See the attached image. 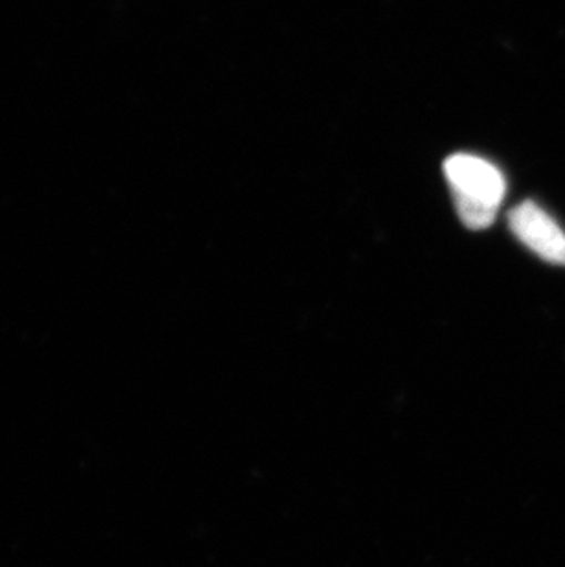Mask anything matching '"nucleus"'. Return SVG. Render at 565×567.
Listing matches in <instances>:
<instances>
[{
	"label": "nucleus",
	"mask_w": 565,
	"mask_h": 567,
	"mask_svg": "<svg viewBox=\"0 0 565 567\" xmlns=\"http://www.w3.org/2000/svg\"><path fill=\"white\" fill-rule=\"evenodd\" d=\"M444 177L452 189L459 219L470 230H485L496 220L505 198V178L494 164L458 153L444 161Z\"/></svg>",
	"instance_id": "f257e3e1"
},
{
	"label": "nucleus",
	"mask_w": 565,
	"mask_h": 567,
	"mask_svg": "<svg viewBox=\"0 0 565 567\" xmlns=\"http://www.w3.org/2000/svg\"><path fill=\"white\" fill-rule=\"evenodd\" d=\"M512 234L544 261L565 267V231L538 204L523 203L508 214Z\"/></svg>",
	"instance_id": "f03ea898"
}]
</instances>
